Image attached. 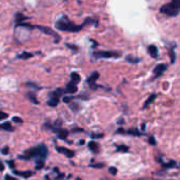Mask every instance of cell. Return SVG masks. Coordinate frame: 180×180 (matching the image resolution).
Returning <instances> with one entry per match:
<instances>
[{
    "label": "cell",
    "instance_id": "cell-1",
    "mask_svg": "<svg viewBox=\"0 0 180 180\" xmlns=\"http://www.w3.org/2000/svg\"><path fill=\"white\" fill-rule=\"evenodd\" d=\"M47 157V148L44 145H39L38 146L32 148L25 152L23 155H20L19 158L30 160L32 158H38V160H46Z\"/></svg>",
    "mask_w": 180,
    "mask_h": 180
},
{
    "label": "cell",
    "instance_id": "cell-2",
    "mask_svg": "<svg viewBox=\"0 0 180 180\" xmlns=\"http://www.w3.org/2000/svg\"><path fill=\"white\" fill-rule=\"evenodd\" d=\"M82 25H76L73 22H71L67 17H63L59 19L56 22V28L60 31H67V32H78L82 28Z\"/></svg>",
    "mask_w": 180,
    "mask_h": 180
},
{
    "label": "cell",
    "instance_id": "cell-3",
    "mask_svg": "<svg viewBox=\"0 0 180 180\" xmlns=\"http://www.w3.org/2000/svg\"><path fill=\"white\" fill-rule=\"evenodd\" d=\"M161 13L167 15V16H176L180 12V1L175 0V1H171L169 3L164 4L160 8Z\"/></svg>",
    "mask_w": 180,
    "mask_h": 180
},
{
    "label": "cell",
    "instance_id": "cell-4",
    "mask_svg": "<svg viewBox=\"0 0 180 180\" xmlns=\"http://www.w3.org/2000/svg\"><path fill=\"white\" fill-rule=\"evenodd\" d=\"M95 56L99 58H112V57L118 58L121 56V54L119 52H114V51H100V52L95 53Z\"/></svg>",
    "mask_w": 180,
    "mask_h": 180
},
{
    "label": "cell",
    "instance_id": "cell-5",
    "mask_svg": "<svg viewBox=\"0 0 180 180\" xmlns=\"http://www.w3.org/2000/svg\"><path fill=\"white\" fill-rule=\"evenodd\" d=\"M34 28L35 29H38V30H40L41 32H43L44 34H47V35H51V36H54L55 37V41L56 42H58V41L60 40V37L58 35L56 34L55 32L53 31L52 29H50V28H46V26H42V25H34Z\"/></svg>",
    "mask_w": 180,
    "mask_h": 180
},
{
    "label": "cell",
    "instance_id": "cell-6",
    "mask_svg": "<svg viewBox=\"0 0 180 180\" xmlns=\"http://www.w3.org/2000/svg\"><path fill=\"white\" fill-rule=\"evenodd\" d=\"M56 150H57V152H59V153H61V154L65 155L68 158L74 157V155H75V153L72 151V150H68L67 148H62V146H57Z\"/></svg>",
    "mask_w": 180,
    "mask_h": 180
},
{
    "label": "cell",
    "instance_id": "cell-7",
    "mask_svg": "<svg viewBox=\"0 0 180 180\" xmlns=\"http://www.w3.org/2000/svg\"><path fill=\"white\" fill-rule=\"evenodd\" d=\"M164 71H166V65H164V64H158L157 67L155 68V70H154L155 77L157 78L159 76H161V74H162Z\"/></svg>",
    "mask_w": 180,
    "mask_h": 180
},
{
    "label": "cell",
    "instance_id": "cell-8",
    "mask_svg": "<svg viewBox=\"0 0 180 180\" xmlns=\"http://www.w3.org/2000/svg\"><path fill=\"white\" fill-rule=\"evenodd\" d=\"M98 76H99V74L97 73V72H95V73H93L91 76H90L89 79H88L89 85H90V86H91L92 89H95V88H94V85H95L96 80L98 79Z\"/></svg>",
    "mask_w": 180,
    "mask_h": 180
},
{
    "label": "cell",
    "instance_id": "cell-9",
    "mask_svg": "<svg viewBox=\"0 0 180 180\" xmlns=\"http://www.w3.org/2000/svg\"><path fill=\"white\" fill-rule=\"evenodd\" d=\"M14 174L17 176H21L23 178H29L32 176V171H25V172H19V171H14Z\"/></svg>",
    "mask_w": 180,
    "mask_h": 180
},
{
    "label": "cell",
    "instance_id": "cell-10",
    "mask_svg": "<svg viewBox=\"0 0 180 180\" xmlns=\"http://www.w3.org/2000/svg\"><path fill=\"white\" fill-rule=\"evenodd\" d=\"M67 92L68 93H71V94H74V93L77 92V86L75 85L74 82H70L68 85H67Z\"/></svg>",
    "mask_w": 180,
    "mask_h": 180
},
{
    "label": "cell",
    "instance_id": "cell-11",
    "mask_svg": "<svg viewBox=\"0 0 180 180\" xmlns=\"http://www.w3.org/2000/svg\"><path fill=\"white\" fill-rule=\"evenodd\" d=\"M57 136H58L60 139H65L68 137V132L67 130H57Z\"/></svg>",
    "mask_w": 180,
    "mask_h": 180
},
{
    "label": "cell",
    "instance_id": "cell-12",
    "mask_svg": "<svg viewBox=\"0 0 180 180\" xmlns=\"http://www.w3.org/2000/svg\"><path fill=\"white\" fill-rule=\"evenodd\" d=\"M0 128H2V130H4V131H8V132L14 131V128L12 127V124L10 122H4V123H2L0 125Z\"/></svg>",
    "mask_w": 180,
    "mask_h": 180
},
{
    "label": "cell",
    "instance_id": "cell-13",
    "mask_svg": "<svg viewBox=\"0 0 180 180\" xmlns=\"http://www.w3.org/2000/svg\"><path fill=\"white\" fill-rule=\"evenodd\" d=\"M25 19H26V17L25 16V15H22L21 13H17L16 14V25L22 23Z\"/></svg>",
    "mask_w": 180,
    "mask_h": 180
},
{
    "label": "cell",
    "instance_id": "cell-14",
    "mask_svg": "<svg viewBox=\"0 0 180 180\" xmlns=\"http://www.w3.org/2000/svg\"><path fill=\"white\" fill-rule=\"evenodd\" d=\"M28 98L31 100V102L35 103V104H38V100H37V97H36V94L34 92H29L28 93Z\"/></svg>",
    "mask_w": 180,
    "mask_h": 180
},
{
    "label": "cell",
    "instance_id": "cell-15",
    "mask_svg": "<svg viewBox=\"0 0 180 180\" xmlns=\"http://www.w3.org/2000/svg\"><path fill=\"white\" fill-rule=\"evenodd\" d=\"M149 53L152 57H157V55H158L157 47H156L155 46H149Z\"/></svg>",
    "mask_w": 180,
    "mask_h": 180
},
{
    "label": "cell",
    "instance_id": "cell-16",
    "mask_svg": "<svg viewBox=\"0 0 180 180\" xmlns=\"http://www.w3.org/2000/svg\"><path fill=\"white\" fill-rule=\"evenodd\" d=\"M71 78H72V82H74L75 85L80 81V76H79V74L75 73V72H74V73L71 74Z\"/></svg>",
    "mask_w": 180,
    "mask_h": 180
},
{
    "label": "cell",
    "instance_id": "cell-17",
    "mask_svg": "<svg viewBox=\"0 0 180 180\" xmlns=\"http://www.w3.org/2000/svg\"><path fill=\"white\" fill-rule=\"evenodd\" d=\"M89 148H90V150H92V151L94 152V153H98V151H99L98 145L96 142H94V141H92V142L89 143Z\"/></svg>",
    "mask_w": 180,
    "mask_h": 180
},
{
    "label": "cell",
    "instance_id": "cell-18",
    "mask_svg": "<svg viewBox=\"0 0 180 180\" xmlns=\"http://www.w3.org/2000/svg\"><path fill=\"white\" fill-rule=\"evenodd\" d=\"M31 57H33V54L28 53V52H23L22 54H19V55H18V58L19 59H29V58H31Z\"/></svg>",
    "mask_w": 180,
    "mask_h": 180
},
{
    "label": "cell",
    "instance_id": "cell-19",
    "mask_svg": "<svg viewBox=\"0 0 180 180\" xmlns=\"http://www.w3.org/2000/svg\"><path fill=\"white\" fill-rule=\"evenodd\" d=\"M155 98H156V95H151L149 97V99L146 100V102H145V106H148L149 104H151L152 102H153V100H155Z\"/></svg>",
    "mask_w": 180,
    "mask_h": 180
},
{
    "label": "cell",
    "instance_id": "cell-20",
    "mask_svg": "<svg viewBox=\"0 0 180 180\" xmlns=\"http://www.w3.org/2000/svg\"><path fill=\"white\" fill-rule=\"evenodd\" d=\"M44 166V161L43 160H37V166H36V169L40 170Z\"/></svg>",
    "mask_w": 180,
    "mask_h": 180
},
{
    "label": "cell",
    "instance_id": "cell-21",
    "mask_svg": "<svg viewBox=\"0 0 180 180\" xmlns=\"http://www.w3.org/2000/svg\"><path fill=\"white\" fill-rule=\"evenodd\" d=\"M12 120H13L14 122H16V123H22L23 120L20 118V117H17V116H14L13 118H12Z\"/></svg>",
    "mask_w": 180,
    "mask_h": 180
},
{
    "label": "cell",
    "instance_id": "cell-22",
    "mask_svg": "<svg viewBox=\"0 0 180 180\" xmlns=\"http://www.w3.org/2000/svg\"><path fill=\"white\" fill-rule=\"evenodd\" d=\"M5 118H8V114L0 111V120H4Z\"/></svg>",
    "mask_w": 180,
    "mask_h": 180
},
{
    "label": "cell",
    "instance_id": "cell-23",
    "mask_svg": "<svg viewBox=\"0 0 180 180\" xmlns=\"http://www.w3.org/2000/svg\"><path fill=\"white\" fill-rule=\"evenodd\" d=\"M8 151H10V149H8V146H5V148H3V149L1 150V153H2V154H3V155H8V153H10Z\"/></svg>",
    "mask_w": 180,
    "mask_h": 180
},
{
    "label": "cell",
    "instance_id": "cell-24",
    "mask_svg": "<svg viewBox=\"0 0 180 180\" xmlns=\"http://www.w3.org/2000/svg\"><path fill=\"white\" fill-rule=\"evenodd\" d=\"M5 180H17L15 177H12L11 175H5Z\"/></svg>",
    "mask_w": 180,
    "mask_h": 180
},
{
    "label": "cell",
    "instance_id": "cell-25",
    "mask_svg": "<svg viewBox=\"0 0 180 180\" xmlns=\"http://www.w3.org/2000/svg\"><path fill=\"white\" fill-rule=\"evenodd\" d=\"M8 166H11V169H15V163H14V161H13V160L8 161Z\"/></svg>",
    "mask_w": 180,
    "mask_h": 180
},
{
    "label": "cell",
    "instance_id": "cell-26",
    "mask_svg": "<svg viewBox=\"0 0 180 180\" xmlns=\"http://www.w3.org/2000/svg\"><path fill=\"white\" fill-rule=\"evenodd\" d=\"M71 100H72V97H64L63 98V101H64L65 103H68Z\"/></svg>",
    "mask_w": 180,
    "mask_h": 180
},
{
    "label": "cell",
    "instance_id": "cell-27",
    "mask_svg": "<svg viewBox=\"0 0 180 180\" xmlns=\"http://www.w3.org/2000/svg\"><path fill=\"white\" fill-rule=\"evenodd\" d=\"M118 150H119V151H121V150H122V151H124V152H127L128 151V148H127V146H119V148H118Z\"/></svg>",
    "mask_w": 180,
    "mask_h": 180
},
{
    "label": "cell",
    "instance_id": "cell-28",
    "mask_svg": "<svg viewBox=\"0 0 180 180\" xmlns=\"http://www.w3.org/2000/svg\"><path fill=\"white\" fill-rule=\"evenodd\" d=\"M110 173H112V174L115 175V174L117 173V170L115 169V167H111V169H110Z\"/></svg>",
    "mask_w": 180,
    "mask_h": 180
},
{
    "label": "cell",
    "instance_id": "cell-29",
    "mask_svg": "<svg viewBox=\"0 0 180 180\" xmlns=\"http://www.w3.org/2000/svg\"><path fill=\"white\" fill-rule=\"evenodd\" d=\"M4 170V164L1 162V161H0V172H2V171Z\"/></svg>",
    "mask_w": 180,
    "mask_h": 180
},
{
    "label": "cell",
    "instance_id": "cell-30",
    "mask_svg": "<svg viewBox=\"0 0 180 180\" xmlns=\"http://www.w3.org/2000/svg\"><path fill=\"white\" fill-rule=\"evenodd\" d=\"M93 166L94 167H102L103 164H93Z\"/></svg>",
    "mask_w": 180,
    "mask_h": 180
},
{
    "label": "cell",
    "instance_id": "cell-31",
    "mask_svg": "<svg viewBox=\"0 0 180 180\" xmlns=\"http://www.w3.org/2000/svg\"><path fill=\"white\" fill-rule=\"evenodd\" d=\"M67 46H68V47H71V49H74V50H76V49H77L76 46H70V44H68Z\"/></svg>",
    "mask_w": 180,
    "mask_h": 180
},
{
    "label": "cell",
    "instance_id": "cell-32",
    "mask_svg": "<svg viewBox=\"0 0 180 180\" xmlns=\"http://www.w3.org/2000/svg\"><path fill=\"white\" fill-rule=\"evenodd\" d=\"M150 141H151L152 145H156V141H154V139H153V138H151V139H150Z\"/></svg>",
    "mask_w": 180,
    "mask_h": 180
},
{
    "label": "cell",
    "instance_id": "cell-33",
    "mask_svg": "<svg viewBox=\"0 0 180 180\" xmlns=\"http://www.w3.org/2000/svg\"><path fill=\"white\" fill-rule=\"evenodd\" d=\"M76 180H80V179H79V178H77V179H76Z\"/></svg>",
    "mask_w": 180,
    "mask_h": 180
}]
</instances>
